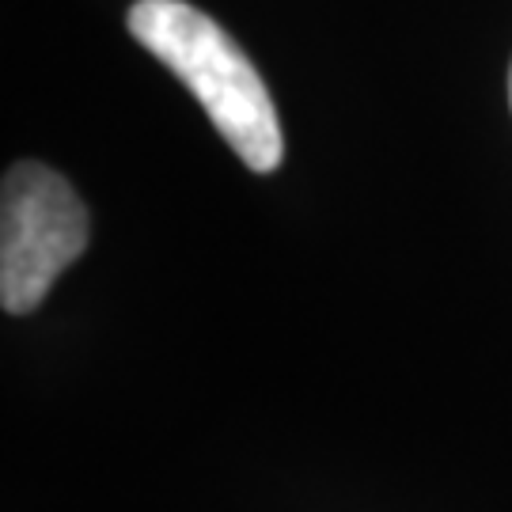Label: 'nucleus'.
<instances>
[{
	"label": "nucleus",
	"instance_id": "nucleus-3",
	"mask_svg": "<svg viewBox=\"0 0 512 512\" xmlns=\"http://www.w3.org/2000/svg\"><path fill=\"white\" fill-rule=\"evenodd\" d=\"M509 103H512V76H509Z\"/></svg>",
	"mask_w": 512,
	"mask_h": 512
},
{
	"label": "nucleus",
	"instance_id": "nucleus-2",
	"mask_svg": "<svg viewBox=\"0 0 512 512\" xmlns=\"http://www.w3.org/2000/svg\"><path fill=\"white\" fill-rule=\"evenodd\" d=\"M88 247V209L54 167L16 164L0 198V304L8 315L35 311L54 277Z\"/></svg>",
	"mask_w": 512,
	"mask_h": 512
},
{
	"label": "nucleus",
	"instance_id": "nucleus-1",
	"mask_svg": "<svg viewBox=\"0 0 512 512\" xmlns=\"http://www.w3.org/2000/svg\"><path fill=\"white\" fill-rule=\"evenodd\" d=\"M129 35L194 92L217 133L255 175H270L281 164L285 141L274 99L220 23L183 0H137L129 8Z\"/></svg>",
	"mask_w": 512,
	"mask_h": 512
}]
</instances>
